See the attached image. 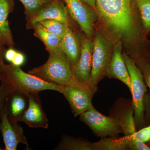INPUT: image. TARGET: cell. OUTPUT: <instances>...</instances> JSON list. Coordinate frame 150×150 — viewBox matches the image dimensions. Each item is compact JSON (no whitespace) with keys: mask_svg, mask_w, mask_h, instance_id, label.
I'll use <instances>...</instances> for the list:
<instances>
[{"mask_svg":"<svg viewBox=\"0 0 150 150\" xmlns=\"http://www.w3.org/2000/svg\"><path fill=\"white\" fill-rule=\"evenodd\" d=\"M132 0H96V7L106 26L117 37L133 40L137 30L132 9Z\"/></svg>","mask_w":150,"mask_h":150,"instance_id":"1","label":"cell"},{"mask_svg":"<svg viewBox=\"0 0 150 150\" xmlns=\"http://www.w3.org/2000/svg\"><path fill=\"white\" fill-rule=\"evenodd\" d=\"M28 73L47 82L60 86H77L82 84L75 79L71 65L61 48L50 52L44 64L33 68Z\"/></svg>","mask_w":150,"mask_h":150,"instance_id":"2","label":"cell"},{"mask_svg":"<svg viewBox=\"0 0 150 150\" xmlns=\"http://www.w3.org/2000/svg\"><path fill=\"white\" fill-rule=\"evenodd\" d=\"M5 81L10 85L15 91L27 94L38 93L45 90L55 91L61 93L63 86L50 83L37 76L26 73L20 67L12 65L7 69Z\"/></svg>","mask_w":150,"mask_h":150,"instance_id":"3","label":"cell"},{"mask_svg":"<svg viewBox=\"0 0 150 150\" xmlns=\"http://www.w3.org/2000/svg\"><path fill=\"white\" fill-rule=\"evenodd\" d=\"M93 42L92 67L87 84L97 89L98 84L106 76L112 50L110 42L102 33L96 32Z\"/></svg>","mask_w":150,"mask_h":150,"instance_id":"4","label":"cell"},{"mask_svg":"<svg viewBox=\"0 0 150 150\" xmlns=\"http://www.w3.org/2000/svg\"><path fill=\"white\" fill-rule=\"evenodd\" d=\"M123 59L130 75L132 105L134 111V119L137 126H142L144 123V96L146 87L141 70L134 60L127 54H123Z\"/></svg>","mask_w":150,"mask_h":150,"instance_id":"5","label":"cell"},{"mask_svg":"<svg viewBox=\"0 0 150 150\" xmlns=\"http://www.w3.org/2000/svg\"><path fill=\"white\" fill-rule=\"evenodd\" d=\"M80 121L85 123L97 137H118L123 133L118 121L111 116H105L93 106L80 115Z\"/></svg>","mask_w":150,"mask_h":150,"instance_id":"6","label":"cell"},{"mask_svg":"<svg viewBox=\"0 0 150 150\" xmlns=\"http://www.w3.org/2000/svg\"><path fill=\"white\" fill-rule=\"evenodd\" d=\"M97 89L88 84L63 86L62 93L69 102L75 117L80 115L93 106L92 99Z\"/></svg>","mask_w":150,"mask_h":150,"instance_id":"7","label":"cell"},{"mask_svg":"<svg viewBox=\"0 0 150 150\" xmlns=\"http://www.w3.org/2000/svg\"><path fill=\"white\" fill-rule=\"evenodd\" d=\"M71 18L79 25L88 37L93 35L96 19L94 11L81 0H64Z\"/></svg>","mask_w":150,"mask_h":150,"instance_id":"8","label":"cell"},{"mask_svg":"<svg viewBox=\"0 0 150 150\" xmlns=\"http://www.w3.org/2000/svg\"><path fill=\"white\" fill-rule=\"evenodd\" d=\"M110 115L119 123L125 136H129L137 131L134 119V111L132 101L120 98L110 110Z\"/></svg>","mask_w":150,"mask_h":150,"instance_id":"9","label":"cell"},{"mask_svg":"<svg viewBox=\"0 0 150 150\" xmlns=\"http://www.w3.org/2000/svg\"><path fill=\"white\" fill-rule=\"evenodd\" d=\"M93 49V41L89 38L85 39L81 47L79 59L72 67L74 77L80 83L88 84L91 74Z\"/></svg>","mask_w":150,"mask_h":150,"instance_id":"10","label":"cell"},{"mask_svg":"<svg viewBox=\"0 0 150 150\" xmlns=\"http://www.w3.org/2000/svg\"><path fill=\"white\" fill-rule=\"evenodd\" d=\"M1 132L5 145L6 150H16L19 144L26 145L28 144L23 128L17 123H11L8 118L6 107H4L0 123Z\"/></svg>","mask_w":150,"mask_h":150,"instance_id":"11","label":"cell"},{"mask_svg":"<svg viewBox=\"0 0 150 150\" xmlns=\"http://www.w3.org/2000/svg\"><path fill=\"white\" fill-rule=\"evenodd\" d=\"M26 95L28 98V107L20 121L31 128L47 129L49 126L48 118L42 108L38 93Z\"/></svg>","mask_w":150,"mask_h":150,"instance_id":"12","label":"cell"},{"mask_svg":"<svg viewBox=\"0 0 150 150\" xmlns=\"http://www.w3.org/2000/svg\"><path fill=\"white\" fill-rule=\"evenodd\" d=\"M122 44L119 41L114 46L110 63L108 69L106 76L110 79H117L125 84L130 91L131 81L130 75L122 53Z\"/></svg>","mask_w":150,"mask_h":150,"instance_id":"13","label":"cell"},{"mask_svg":"<svg viewBox=\"0 0 150 150\" xmlns=\"http://www.w3.org/2000/svg\"><path fill=\"white\" fill-rule=\"evenodd\" d=\"M47 5L42 6L39 10L33 16L30 20V25L45 20H55L62 22L69 26V23L67 16V8L59 0L53 1L46 3Z\"/></svg>","mask_w":150,"mask_h":150,"instance_id":"14","label":"cell"},{"mask_svg":"<svg viewBox=\"0 0 150 150\" xmlns=\"http://www.w3.org/2000/svg\"><path fill=\"white\" fill-rule=\"evenodd\" d=\"M81 47L76 36L69 26L67 27L61 38L60 48L66 54L72 67L76 65L79 59Z\"/></svg>","mask_w":150,"mask_h":150,"instance_id":"15","label":"cell"},{"mask_svg":"<svg viewBox=\"0 0 150 150\" xmlns=\"http://www.w3.org/2000/svg\"><path fill=\"white\" fill-rule=\"evenodd\" d=\"M10 104V118L11 123H17L20 121L21 117L28 105V98L26 94L15 91L11 93Z\"/></svg>","mask_w":150,"mask_h":150,"instance_id":"16","label":"cell"},{"mask_svg":"<svg viewBox=\"0 0 150 150\" xmlns=\"http://www.w3.org/2000/svg\"><path fill=\"white\" fill-rule=\"evenodd\" d=\"M130 141L129 136L108 137L101 138L98 142L92 143L93 150H127Z\"/></svg>","mask_w":150,"mask_h":150,"instance_id":"17","label":"cell"},{"mask_svg":"<svg viewBox=\"0 0 150 150\" xmlns=\"http://www.w3.org/2000/svg\"><path fill=\"white\" fill-rule=\"evenodd\" d=\"M32 25L35 35L43 41L49 53L60 48L61 38L49 32L38 23Z\"/></svg>","mask_w":150,"mask_h":150,"instance_id":"18","label":"cell"},{"mask_svg":"<svg viewBox=\"0 0 150 150\" xmlns=\"http://www.w3.org/2000/svg\"><path fill=\"white\" fill-rule=\"evenodd\" d=\"M56 150H93L92 143L82 138H76L69 135H64Z\"/></svg>","mask_w":150,"mask_h":150,"instance_id":"19","label":"cell"},{"mask_svg":"<svg viewBox=\"0 0 150 150\" xmlns=\"http://www.w3.org/2000/svg\"><path fill=\"white\" fill-rule=\"evenodd\" d=\"M9 9V0H0V33L5 41L12 44V37L8 20Z\"/></svg>","mask_w":150,"mask_h":150,"instance_id":"20","label":"cell"},{"mask_svg":"<svg viewBox=\"0 0 150 150\" xmlns=\"http://www.w3.org/2000/svg\"><path fill=\"white\" fill-rule=\"evenodd\" d=\"M48 31L62 38L69 25L62 22L55 20H45L39 22Z\"/></svg>","mask_w":150,"mask_h":150,"instance_id":"21","label":"cell"},{"mask_svg":"<svg viewBox=\"0 0 150 150\" xmlns=\"http://www.w3.org/2000/svg\"><path fill=\"white\" fill-rule=\"evenodd\" d=\"M140 11L143 25L150 29V0H135Z\"/></svg>","mask_w":150,"mask_h":150,"instance_id":"22","label":"cell"},{"mask_svg":"<svg viewBox=\"0 0 150 150\" xmlns=\"http://www.w3.org/2000/svg\"><path fill=\"white\" fill-rule=\"evenodd\" d=\"M24 6L26 12L29 15H35L46 2L43 0H19Z\"/></svg>","mask_w":150,"mask_h":150,"instance_id":"23","label":"cell"},{"mask_svg":"<svg viewBox=\"0 0 150 150\" xmlns=\"http://www.w3.org/2000/svg\"><path fill=\"white\" fill-rule=\"evenodd\" d=\"M130 141L136 140L146 143L150 142V125L136 131L134 134L129 135Z\"/></svg>","mask_w":150,"mask_h":150,"instance_id":"24","label":"cell"},{"mask_svg":"<svg viewBox=\"0 0 150 150\" xmlns=\"http://www.w3.org/2000/svg\"><path fill=\"white\" fill-rule=\"evenodd\" d=\"M15 91L13 88L6 81H4L2 84L0 86V115H2L4 108L3 106L7 97Z\"/></svg>","mask_w":150,"mask_h":150,"instance_id":"25","label":"cell"},{"mask_svg":"<svg viewBox=\"0 0 150 150\" xmlns=\"http://www.w3.org/2000/svg\"><path fill=\"white\" fill-rule=\"evenodd\" d=\"M150 150V147L145 143L136 140L129 141L127 150Z\"/></svg>","mask_w":150,"mask_h":150,"instance_id":"26","label":"cell"},{"mask_svg":"<svg viewBox=\"0 0 150 150\" xmlns=\"http://www.w3.org/2000/svg\"><path fill=\"white\" fill-rule=\"evenodd\" d=\"M25 56L21 52H17L16 55L12 62V64L14 66L20 67L25 62Z\"/></svg>","mask_w":150,"mask_h":150,"instance_id":"27","label":"cell"},{"mask_svg":"<svg viewBox=\"0 0 150 150\" xmlns=\"http://www.w3.org/2000/svg\"><path fill=\"white\" fill-rule=\"evenodd\" d=\"M143 76L145 78V81L150 90V67L147 64H142Z\"/></svg>","mask_w":150,"mask_h":150,"instance_id":"28","label":"cell"},{"mask_svg":"<svg viewBox=\"0 0 150 150\" xmlns=\"http://www.w3.org/2000/svg\"><path fill=\"white\" fill-rule=\"evenodd\" d=\"M17 52V51L12 48L9 49L6 51L5 55V57L6 60L8 62L12 63L16 55Z\"/></svg>","mask_w":150,"mask_h":150,"instance_id":"29","label":"cell"},{"mask_svg":"<svg viewBox=\"0 0 150 150\" xmlns=\"http://www.w3.org/2000/svg\"><path fill=\"white\" fill-rule=\"evenodd\" d=\"M81 1L86 4L87 5L91 7L92 8H96V0H81Z\"/></svg>","mask_w":150,"mask_h":150,"instance_id":"30","label":"cell"},{"mask_svg":"<svg viewBox=\"0 0 150 150\" xmlns=\"http://www.w3.org/2000/svg\"><path fill=\"white\" fill-rule=\"evenodd\" d=\"M0 40H5V41L4 38L3 37V36H2V35L1 34V33H0Z\"/></svg>","mask_w":150,"mask_h":150,"instance_id":"31","label":"cell"},{"mask_svg":"<svg viewBox=\"0 0 150 150\" xmlns=\"http://www.w3.org/2000/svg\"><path fill=\"white\" fill-rule=\"evenodd\" d=\"M43 1H45L46 3L48 2L51 1V0H43Z\"/></svg>","mask_w":150,"mask_h":150,"instance_id":"32","label":"cell"},{"mask_svg":"<svg viewBox=\"0 0 150 150\" xmlns=\"http://www.w3.org/2000/svg\"><path fill=\"white\" fill-rule=\"evenodd\" d=\"M3 149H1V148H0V150H2Z\"/></svg>","mask_w":150,"mask_h":150,"instance_id":"33","label":"cell"},{"mask_svg":"<svg viewBox=\"0 0 150 150\" xmlns=\"http://www.w3.org/2000/svg\"><path fill=\"white\" fill-rule=\"evenodd\" d=\"M53 1H57V0H53Z\"/></svg>","mask_w":150,"mask_h":150,"instance_id":"34","label":"cell"},{"mask_svg":"<svg viewBox=\"0 0 150 150\" xmlns=\"http://www.w3.org/2000/svg\"><path fill=\"white\" fill-rule=\"evenodd\" d=\"M149 147H150V146H149Z\"/></svg>","mask_w":150,"mask_h":150,"instance_id":"35","label":"cell"}]
</instances>
